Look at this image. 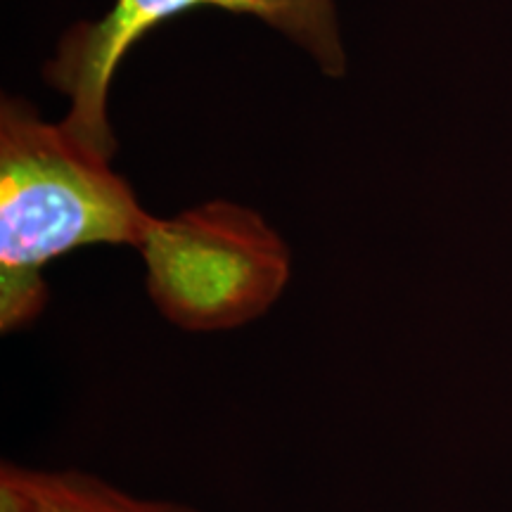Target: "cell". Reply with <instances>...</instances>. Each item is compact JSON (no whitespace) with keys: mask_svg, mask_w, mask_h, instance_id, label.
<instances>
[{"mask_svg":"<svg viewBox=\"0 0 512 512\" xmlns=\"http://www.w3.org/2000/svg\"><path fill=\"white\" fill-rule=\"evenodd\" d=\"M0 479L22 498L27 512H202L176 501H152L81 470H34L3 463Z\"/></svg>","mask_w":512,"mask_h":512,"instance_id":"277c9868","label":"cell"},{"mask_svg":"<svg viewBox=\"0 0 512 512\" xmlns=\"http://www.w3.org/2000/svg\"><path fill=\"white\" fill-rule=\"evenodd\" d=\"M0 512H27L17 491L3 479H0Z\"/></svg>","mask_w":512,"mask_h":512,"instance_id":"5b68a950","label":"cell"},{"mask_svg":"<svg viewBox=\"0 0 512 512\" xmlns=\"http://www.w3.org/2000/svg\"><path fill=\"white\" fill-rule=\"evenodd\" d=\"M155 216L102 157L22 100L0 110V330L15 332L48 304L43 268L93 245L143 242Z\"/></svg>","mask_w":512,"mask_h":512,"instance_id":"6da1fadb","label":"cell"},{"mask_svg":"<svg viewBox=\"0 0 512 512\" xmlns=\"http://www.w3.org/2000/svg\"><path fill=\"white\" fill-rule=\"evenodd\" d=\"M138 252L155 309L185 332H223L261 318L290 283V249L254 209L207 202L152 219Z\"/></svg>","mask_w":512,"mask_h":512,"instance_id":"7a4b0ae2","label":"cell"},{"mask_svg":"<svg viewBox=\"0 0 512 512\" xmlns=\"http://www.w3.org/2000/svg\"><path fill=\"white\" fill-rule=\"evenodd\" d=\"M195 8H221L264 19L309 50L325 74L344 72L332 0H114L98 22L74 24L46 64V81L69 98L62 126L79 143L102 157L114 155L117 143L107 119V95L119 62L157 24Z\"/></svg>","mask_w":512,"mask_h":512,"instance_id":"3957f363","label":"cell"}]
</instances>
